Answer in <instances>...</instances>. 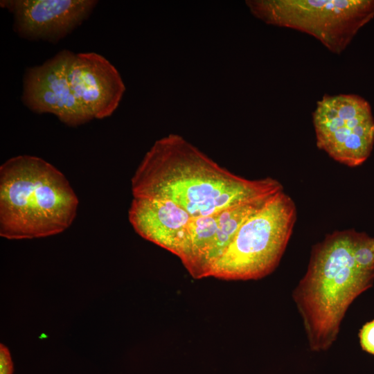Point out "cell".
<instances>
[{
	"label": "cell",
	"instance_id": "11",
	"mask_svg": "<svg viewBox=\"0 0 374 374\" xmlns=\"http://www.w3.org/2000/svg\"><path fill=\"white\" fill-rule=\"evenodd\" d=\"M352 250L355 260L361 268L374 271V237L353 229Z\"/></svg>",
	"mask_w": 374,
	"mask_h": 374
},
{
	"label": "cell",
	"instance_id": "2",
	"mask_svg": "<svg viewBox=\"0 0 374 374\" xmlns=\"http://www.w3.org/2000/svg\"><path fill=\"white\" fill-rule=\"evenodd\" d=\"M352 230L335 231L314 244L305 274L292 292L310 350H328L353 301L374 283L352 250Z\"/></svg>",
	"mask_w": 374,
	"mask_h": 374
},
{
	"label": "cell",
	"instance_id": "8",
	"mask_svg": "<svg viewBox=\"0 0 374 374\" xmlns=\"http://www.w3.org/2000/svg\"><path fill=\"white\" fill-rule=\"evenodd\" d=\"M98 3L94 0H3L13 15V30L31 41L57 43L82 24Z\"/></svg>",
	"mask_w": 374,
	"mask_h": 374
},
{
	"label": "cell",
	"instance_id": "5",
	"mask_svg": "<svg viewBox=\"0 0 374 374\" xmlns=\"http://www.w3.org/2000/svg\"><path fill=\"white\" fill-rule=\"evenodd\" d=\"M246 4L265 23L309 34L336 54L374 17V0H248Z\"/></svg>",
	"mask_w": 374,
	"mask_h": 374
},
{
	"label": "cell",
	"instance_id": "12",
	"mask_svg": "<svg viewBox=\"0 0 374 374\" xmlns=\"http://www.w3.org/2000/svg\"><path fill=\"white\" fill-rule=\"evenodd\" d=\"M362 349L374 355V319L364 323L358 334Z\"/></svg>",
	"mask_w": 374,
	"mask_h": 374
},
{
	"label": "cell",
	"instance_id": "4",
	"mask_svg": "<svg viewBox=\"0 0 374 374\" xmlns=\"http://www.w3.org/2000/svg\"><path fill=\"white\" fill-rule=\"evenodd\" d=\"M296 207L284 190L271 197L241 226L207 277L258 280L278 267L296 220Z\"/></svg>",
	"mask_w": 374,
	"mask_h": 374
},
{
	"label": "cell",
	"instance_id": "9",
	"mask_svg": "<svg viewBox=\"0 0 374 374\" xmlns=\"http://www.w3.org/2000/svg\"><path fill=\"white\" fill-rule=\"evenodd\" d=\"M69 78L78 102L92 120L111 116L125 91L115 66L94 52L73 54Z\"/></svg>",
	"mask_w": 374,
	"mask_h": 374
},
{
	"label": "cell",
	"instance_id": "13",
	"mask_svg": "<svg viewBox=\"0 0 374 374\" xmlns=\"http://www.w3.org/2000/svg\"><path fill=\"white\" fill-rule=\"evenodd\" d=\"M13 364L8 348L0 344V374H12Z\"/></svg>",
	"mask_w": 374,
	"mask_h": 374
},
{
	"label": "cell",
	"instance_id": "3",
	"mask_svg": "<svg viewBox=\"0 0 374 374\" xmlns=\"http://www.w3.org/2000/svg\"><path fill=\"white\" fill-rule=\"evenodd\" d=\"M78 197L64 175L44 159L19 155L0 167V235L8 240L44 238L67 229Z\"/></svg>",
	"mask_w": 374,
	"mask_h": 374
},
{
	"label": "cell",
	"instance_id": "7",
	"mask_svg": "<svg viewBox=\"0 0 374 374\" xmlns=\"http://www.w3.org/2000/svg\"><path fill=\"white\" fill-rule=\"evenodd\" d=\"M73 53L62 50L24 76L22 101L37 114H51L70 127L92 119L78 102L71 87L69 69Z\"/></svg>",
	"mask_w": 374,
	"mask_h": 374
},
{
	"label": "cell",
	"instance_id": "6",
	"mask_svg": "<svg viewBox=\"0 0 374 374\" xmlns=\"http://www.w3.org/2000/svg\"><path fill=\"white\" fill-rule=\"evenodd\" d=\"M317 146L335 161L357 167L374 145V117L368 102L355 94L325 95L312 112Z\"/></svg>",
	"mask_w": 374,
	"mask_h": 374
},
{
	"label": "cell",
	"instance_id": "1",
	"mask_svg": "<svg viewBox=\"0 0 374 374\" xmlns=\"http://www.w3.org/2000/svg\"><path fill=\"white\" fill-rule=\"evenodd\" d=\"M134 197L169 200L193 217L283 190L272 177L248 179L220 166L182 136L171 134L147 152L132 179Z\"/></svg>",
	"mask_w": 374,
	"mask_h": 374
},
{
	"label": "cell",
	"instance_id": "10",
	"mask_svg": "<svg viewBox=\"0 0 374 374\" xmlns=\"http://www.w3.org/2000/svg\"><path fill=\"white\" fill-rule=\"evenodd\" d=\"M128 217L141 237L177 256L193 217L169 200L134 197Z\"/></svg>",
	"mask_w": 374,
	"mask_h": 374
}]
</instances>
